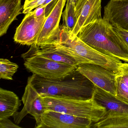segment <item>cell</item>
Wrapping results in <instances>:
<instances>
[{"mask_svg":"<svg viewBox=\"0 0 128 128\" xmlns=\"http://www.w3.org/2000/svg\"><path fill=\"white\" fill-rule=\"evenodd\" d=\"M28 78L42 97L90 100L93 98L96 90V85L77 68L65 78L60 79H46L34 74Z\"/></svg>","mask_w":128,"mask_h":128,"instance_id":"obj_1","label":"cell"},{"mask_svg":"<svg viewBox=\"0 0 128 128\" xmlns=\"http://www.w3.org/2000/svg\"><path fill=\"white\" fill-rule=\"evenodd\" d=\"M78 36L100 53L128 63V47L113 27L103 18L82 28Z\"/></svg>","mask_w":128,"mask_h":128,"instance_id":"obj_2","label":"cell"},{"mask_svg":"<svg viewBox=\"0 0 128 128\" xmlns=\"http://www.w3.org/2000/svg\"><path fill=\"white\" fill-rule=\"evenodd\" d=\"M55 47L70 53L78 64H91L101 66L116 74L122 71L125 62L104 54L91 48L77 36H72L67 29L63 26L54 42Z\"/></svg>","mask_w":128,"mask_h":128,"instance_id":"obj_3","label":"cell"},{"mask_svg":"<svg viewBox=\"0 0 128 128\" xmlns=\"http://www.w3.org/2000/svg\"><path fill=\"white\" fill-rule=\"evenodd\" d=\"M42 100L46 110L54 111L88 118L94 123L103 119L106 116L104 108L98 104L93 98L90 100H83L45 96L42 97Z\"/></svg>","mask_w":128,"mask_h":128,"instance_id":"obj_4","label":"cell"},{"mask_svg":"<svg viewBox=\"0 0 128 128\" xmlns=\"http://www.w3.org/2000/svg\"><path fill=\"white\" fill-rule=\"evenodd\" d=\"M21 56L25 59L24 66L28 71L46 79H57L65 78L77 67L36 54L25 53Z\"/></svg>","mask_w":128,"mask_h":128,"instance_id":"obj_5","label":"cell"},{"mask_svg":"<svg viewBox=\"0 0 128 128\" xmlns=\"http://www.w3.org/2000/svg\"><path fill=\"white\" fill-rule=\"evenodd\" d=\"M22 101L24 107L21 111L17 112L13 115L14 121L19 124L27 114H30L34 117L36 121L35 127H36L39 124L42 115L46 110L42 102V96L28 78Z\"/></svg>","mask_w":128,"mask_h":128,"instance_id":"obj_6","label":"cell"},{"mask_svg":"<svg viewBox=\"0 0 128 128\" xmlns=\"http://www.w3.org/2000/svg\"><path fill=\"white\" fill-rule=\"evenodd\" d=\"M94 122L88 118L61 112L46 110L36 128H90Z\"/></svg>","mask_w":128,"mask_h":128,"instance_id":"obj_7","label":"cell"},{"mask_svg":"<svg viewBox=\"0 0 128 128\" xmlns=\"http://www.w3.org/2000/svg\"><path fill=\"white\" fill-rule=\"evenodd\" d=\"M77 70L96 86L116 96V74L101 66L91 64H78Z\"/></svg>","mask_w":128,"mask_h":128,"instance_id":"obj_8","label":"cell"},{"mask_svg":"<svg viewBox=\"0 0 128 128\" xmlns=\"http://www.w3.org/2000/svg\"><path fill=\"white\" fill-rule=\"evenodd\" d=\"M46 18V16L36 18L32 11L26 14L16 29L14 41L23 45L36 44Z\"/></svg>","mask_w":128,"mask_h":128,"instance_id":"obj_9","label":"cell"},{"mask_svg":"<svg viewBox=\"0 0 128 128\" xmlns=\"http://www.w3.org/2000/svg\"><path fill=\"white\" fill-rule=\"evenodd\" d=\"M101 0H78L75 6L76 20L72 36H78L82 28L102 19Z\"/></svg>","mask_w":128,"mask_h":128,"instance_id":"obj_10","label":"cell"},{"mask_svg":"<svg viewBox=\"0 0 128 128\" xmlns=\"http://www.w3.org/2000/svg\"><path fill=\"white\" fill-rule=\"evenodd\" d=\"M66 0H58L54 8L46 17L36 44L48 45L56 37L60 30V23Z\"/></svg>","mask_w":128,"mask_h":128,"instance_id":"obj_11","label":"cell"},{"mask_svg":"<svg viewBox=\"0 0 128 128\" xmlns=\"http://www.w3.org/2000/svg\"><path fill=\"white\" fill-rule=\"evenodd\" d=\"M102 18L113 28L128 31V0H110Z\"/></svg>","mask_w":128,"mask_h":128,"instance_id":"obj_12","label":"cell"},{"mask_svg":"<svg viewBox=\"0 0 128 128\" xmlns=\"http://www.w3.org/2000/svg\"><path fill=\"white\" fill-rule=\"evenodd\" d=\"M93 99L100 105L104 108L105 117L128 116V104L96 86Z\"/></svg>","mask_w":128,"mask_h":128,"instance_id":"obj_13","label":"cell"},{"mask_svg":"<svg viewBox=\"0 0 128 128\" xmlns=\"http://www.w3.org/2000/svg\"><path fill=\"white\" fill-rule=\"evenodd\" d=\"M22 0H0V36L6 34L11 24L22 13Z\"/></svg>","mask_w":128,"mask_h":128,"instance_id":"obj_14","label":"cell"},{"mask_svg":"<svg viewBox=\"0 0 128 128\" xmlns=\"http://www.w3.org/2000/svg\"><path fill=\"white\" fill-rule=\"evenodd\" d=\"M26 53L39 55L54 61L68 64L74 66H77L78 65V63L72 58L60 51L53 45L38 46L36 44H34L30 46V48Z\"/></svg>","mask_w":128,"mask_h":128,"instance_id":"obj_15","label":"cell"},{"mask_svg":"<svg viewBox=\"0 0 128 128\" xmlns=\"http://www.w3.org/2000/svg\"><path fill=\"white\" fill-rule=\"evenodd\" d=\"M21 105L20 100L14 92L0 88V120L13 116Z\"/></svg>","mask_w":128,"mask_h":128,"instance_id":"obj_16","label":"cell"},{"mask_svg":"<svg viewBox=\"0 0 128 128\" xmlns=\"http://www.w3.org/2000/svg\"><path fill=\"white\" fill-rule=\"evenodd\" d=\"M116 96L128 104V63L125 62L122 70L116 74Z\"/></svg>","mask_w":128,"mask_h":128,"instance_id":"obj_17","label":"cell"},{"mask_svg":"<svg viewBox=\"0 0 128 128\" xmlns=\"http://www.w3.org/2000/svg\"><path fill=\"white\" fill-rule=\"evenodd\" d=\"M92 127L98 128H128V116L105 117L94 123Z\"/></svg>","mask_w":128,"mask_h":128,"instance_id":"obj_18","label":"cell"},{"mask_svg":"<svg viewBox=\"0 0 128 128\" xmlns=\"http://www.w3.org/2000/svg\"><path fill=\"white\" fill-rule=\"evenodd\" d=\"M75 6V4L66 0V8L62 13L63 24L61 25L66 28L70 34H72L76 23Z\"/></svg>","mask_w":128,"mask_h":128,"instance_id":"obj_19","label":"cell"},{"mask_svg":"<svg viewBox=\"0 0 128 128\" xmlns=\"http://www.w3.org/2000/svg\"><path fill=\"white\" fill-rule=\"evenodd\" d=\"M18 64L11 62L8 59H0V78L5 80H13L14 74L18 71Z\"/></svg>","mask_w":128,"mask_h":128,"instance_id":"obj_20","label":"cell"},{"mask_svg":"<svg viewBox=\"0 0 128 128\" xmlns=\"http://www.w3.org/2000/svg\"><path fill=\"white\" fill-rule=\"evenodd\" d=\"M47 0H25L22 13L26 14L41 6Z\"/></svg>","mask_w":128,"mask_h":128,"instance_id":"obj_21","label":"cell"},{"mask_svg":"<svg viewBox=\"0 0 128 128\" xmlns=\"http://www.w3.org/2000/svg\"><path fill=\"white\" fill-rule=\"evenodd\" d=\"M0 128H21L13 123L9 118L0 120Z\"/></svg>","mask_w":128,"mask_h":128,"instance_id":"obj_22","label":"cell"},{"mask_svg":"<svg viewBox=\"0 0 128 128\" xmlns=\"http://www.w3.org/2000/svg\"><path fill=\"white\" fill-rule=\"evenodd\" d=\"M115 32L122 39L128 48V31L113 28Z\"/></svg>","mask_w":128,"mask_h":128,"instance_id":"obj_23","label":"cell"},{"mask_svg":"<svg viewBox=\"0 0 128 128\" xmlns=\"http://www.w3.org/2000/svg\"><path fill=\"white\" fill-rule=\"evenodd\" d=\"M46 7L44 6H39L32 11L36 18H42L46 16Z\"/></svg>","mask_w":128,"mask_h":128,"instance_id":"obj_24","label":"cell"},{"mask_svg":"<svg viewBox=\"0 0 128 128\" xmlns=\"http://www.w3.org/2000/svg\"><path fill=\"white\" fill-rule=\"evenodd\" d=\"M54 0H47L46 2L44 4H42V6H44V7H46L51 2H53Z\"/></svg>","mask_w":128,"mask_h":128,"instance_id":"obj_25","label":"cell"},{"mask_svg":"<svg viewBox=\"0 0 128 128\" xmlns=\"http://www.w3.org/2000/svg\"><path fill=\"white\" fill-rule=\"evenodd\" d=\"M69 0L72 3L76 5V4L78 0Z\"/></svg>","mask_w":128,"mask_h":128,"instance_id":"obj_26","label":"cell"}]
</instances>
